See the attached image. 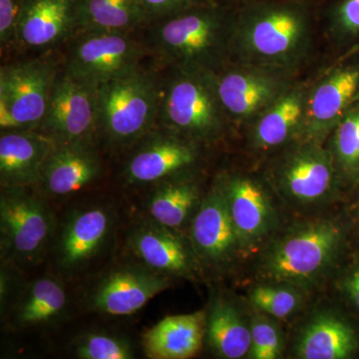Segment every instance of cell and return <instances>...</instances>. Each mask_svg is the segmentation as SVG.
I'll use <instances>...</instances> for the list:
<instances>
[{
    "instance_id": "obj_17",
    "label": "cell",
    "mask_w": 359,
    "mask_h": 359,
    "mask_svg": "<svg viewBox=\"0 0 359 359\" xmlns=\"http://www.w3.org/2000/svg\"><path fill=\"white\" fill-rule=\"evenodd\" d=\"M112 216L102 207L74 212L66 222L57 244L61 268L75 271L91 261L109 237Z\"/></svg>"
},
{
    "instance_id": "obj_14",
    "label": "cell",
    "mask_w": 359,
    "mask_h": 359,
    "mask_svg": "<svg viewBox=\"0 0 359 359\" xmlns=\"http://www.w3.org/2000/svg\"><path fill=\"white\" fill-rule=\"evenodd\" d=\"M101 169L94 142L54 143L42 168L39 185L49 195L69 196L95 181Z\"/></svg>"
},
{
    "instance_id": "obj_33",
    "label": "cell",
    "mask_w": 359,
    "mask_h": 359,
    "mask_svg": "<svg viewBox=\"0 0 359 359\" xmlns=\"http://www.w3.org/2000/svg\"><path fill=\"white\" fill-rule=\"evenodd\" d=\"M25 0H0V43L1 48L18 45V30Z\"/></svg>"
},
{
    "instance_id": "obj_8",
    "label": "cell",
    "mask_w": 359,
    "mask_h": 359,
    "mask_svg": "<svg viewBox=\"0 0 359 359\" xmlns=\"http://www.w3.org/2000/svg\"><path fill=\"white\" fill-rule=\"evenodd\" d=\"M37 131L55 143L94 142L98 134V88L59 71Z\"/></svg>"
},
{
    "instance_id": "obj_6",
    "label": "cell",
    "mask_w": 359,
    "mask_h": 359,
    "mask_svg": "<svg viewBox=\"0 0 359 359\" xmlns=\"http://www.w3.org/2000/svg\"><path fill=\"white\" fill-rule=\"evenodd\" d=\"M53 216L27 188H2L0 198L1 252L18 263L37 261L50 241Z\"/></svg>"
},
{
    "instance_id": "obj_36",
    "label": "cell",
    "mask_w": 359,
    "mask_h": 359,
    "mask_svg": "<svg viewBox=\"0 0 359 359\" xmlns=\"http://www.w3.org/2000/svg\"><path fill=\"white\" fill-rule=\"evenodd\" d=\"M346 287L349 297L359 309V268L347 280Z\"/></svg>"
},
{
    "instance_id": "obj_26",
    "label": "cell",
    "mask_w": 359,
    "mask_h": 359,
    "mask_svg": "<svg viewBox=\"0 0 359 359\" xmlns=\"http://www.w3.org/2000/svg\"><path fill=\"white\" fill-rule=\"evenodd\" d=\"M148 203V212L154 223L176 229L181 226L199 199V189L180 174L157 183Z\"/></svg>"
},
{
    "instance_id": "obj_22",
    "label": "cell",
    "mask_w": 359,
    "mask_h": 359,
    "mask_svg": "<svg viewBox=\"0 0 359 359\" xmlns=\"http://www.w3.org/2000/svg\"><path fill=\"white\" fill-rule=\"evenodd\" d=\"M223 186L230 204L238 244L254 242L266 233L271 221L268 198L256 182L235 177Z\"/></svg>"
},
{
    "instance_id": "obj_7",
    "label": "cell",
    "mask_w": 359,
    "mask_h": 359,
    "mask_svg": "<svg viewBox=\"0 0 359 359\" xmlns=\"http://www.w3.org/2000/svg\"><path fill=\"white\" fill-rule=\"evenodd\" d=\"M63 69L85 83L99 88L110 80L136 69L145 53L132 33H76Z\"/></svg>"
},
{
    "instance_id": "obj_24",
    "label": "cell",
    "mask_w": 359,
    "mask_h": 359,
    "mask_svg": "<svg viewBox=\"0 0 359 359\" xmlns=\"http://www.w3.org/2000/svg\"><path fill=\"white\" fill-rule=\"evenodd\" d=\"M78 32L132 33L147 25L140 0H75Z\"/></svg>"
},
{
    "instance_id": "obj_13",
    "label": "cell",
    "mask_w": 359,
    "mask_h": 359,
    "mask_svg": "<svg viewBox=\"0 0 359 359\" xmlns=\"http://www.w3.org/2000/svg\"><path fill=\"white\" fill-rule=\"evenodd\" d=\"M169 285V278L154 269L124 266L99 282L90 297V308L109 316H132Z\"/></svg>"
},
{
    "instance_id": "obj_37",
    "label": "cell",
    "mask_w": 359,
    "mask_h": 359,
    "mask_svg": "<svg viewBox=\"0 0 359 359\" xmlns=\"http://www.w3.org/2000/svg\"><path fill=\"white\" fill-rule=\"evenodd\" d=\"M358 168H359V146H358Z\"/></svg>"
},
{
    "instance_id": "obj_28",
    "label": "cell",
    "mask_w": 359,
    "mask_h": 359,
    "mask_svg": "<svg viewBox=\"0 0 359 359\" xmlns=\"http://www.w3.org/2000/svg\"><path fill=\"white\" fill-rule=\"evenodd\" d=\"M207 323L208 339L222 358H242L249 353L252 344L250 330L230 304L217 302Z\"/></svg>"
},
{
    "instance_id": "obj_29",
    "label": "cell",
    "mask_w": 359,
    "mask_h": 359,
    "mask_svg": "<svg viewBox=\"0 0 359 359\" xmlns=\"http://www.w3.org/2000/svg\"><path fill=\"white\" fill-rule=\"evenodd\" d=\"M75 353L82 359H131L133 351L128 342L113 335L89 334L78 340Z\"/></svg>"
},
{
    "instance_id": "obj_20",
    "label": "cell",
    "mask_w": 359,
    "mask_h": 359,
    "mask_svg": "<svg viewBox=\"0 0 359 359\" xmlns=\"http://www.w3.org/2000/svg\"><path fill=\"white\" fill-rule=\"evenodd\" d=\"M334 171L332 159L318 144L309 143L287 160L282 182L290 196L304 202L323 197L332 188Z\"/></svg>"
},
{
    "instance_id": "obj_15",
    "label": "cell",
    "mask_w": 359,
    "mask_h": 359,
    "mask_svg": "<svg viewBox=\"0 0 359 359\" xmlns=\"http://www.w3.org/2000/svg\"><path fill=\"white\" fill-rule=\"evenodd\" d=\"M54 143L37 130L2 131L0 136L2 188L39 185L42 168Z\"/></svg>"
},
{
    "instance_id": "obj_9",
    "label": "cell",
    "mask_w": 359,
    "mask_h": 359,
    "mask_svg": "<svg viewBox=\"0 0 359 359\" xmlns=\"http://www.w3.org/2000/svg\"><path fill=\"white\" fill-rule=\"evenodd\" d=\"M285 72L240 65L214 72L215 85L226 117L236 121L256 120L290 88Z\"/></svg>"
},
{
    "instance_id": "obj_1",
    "label": "cell",
    "mask_w": 359,
    "mask_h": 359,
    "mask_svg": "<svg viewBox=\"0 0 359 359\" xmlns=\"http://www.w3.org/2000/svg\"><path fill=\"white\" fill-rule=\"evenodd\" d=\"M231 52L240 63L287 72L306 55L313 0L237 1Z\"/></svg>"
},
{
    "instance_id": "obj_27",
    "label": "cell",
    "mask_w": 359,
    "mask_h": 359,
    "mask_svg": "<svg viewBox=\"0 0 359 359\" xmlns=\"http://www.w3.org/2000/svg\"><path fill=\"white\" fill-rule=\"evenodd\" d=\"M67 297L62 285L53 278L34 280L13 309V323L18 327L44 325L65 311Z\"/></svg>"
},
{
    "instance_id": "obj_16",
    "label": "cell",
    "mask_w": 359,
    "mask_h": 359,
    "mask_svg": "<svg viewBox=\"0 0 359 359\" xmlns=\"http://www.w3.org/2000/svg\"><path fill=\"white\" fill-rule=\"evenodd\" d=\"M78 32L75 0H25L18 46L48 48Z\"/></svg>"
},
{
    "instance_id": "obj_10",
    "label": "cell",
    "mask_w": 359,
    "mask_h": 359,
    "mask_svg": "<svg viewBox=\"0 0 359 359\" xmlns=\"http://www.w3.org/2000/svg\"><path fill=\"white\" fill-rule=\"evenodd\" d=\"M341 233L332 223L311 224L285 238L269 257V276L280 282H302L327 268L339 249Z\"/></svg>"
},
{
    "instance_id": "obj_21",
    "label": "cell",
    "mask_w": 359,
    "mask_h": 359,
    "mask_svg": "<svg viewBox=\"0 0 359 359\" xmlns=\"http://www.w3.org/2000/svg\"><path fill=\"white\" fill-rule=\"evenodd\" d=\"M130 245L146 268L164 275L185 276L192 268L185 245L170 229L153 222L133 231Z\"/></svg>"
},
{
    "instance_id": "obj_32",
    "label": "cell",
    "mask_w": 359,
    "mask_h": 359,
    "mask_svg": "<svg viewBox=\"0 0 359 359\" xmlns=\"http://www.w3.org/2000/svg\"><path fill=\"white\" fill-rule=\"evenodd\" d=\"M250 355L254 359H276L280 354V337L268 321L257 320L250 330Z\"/></svg>"
},
{
    "instance_id": "obj_4",
    "label": "cell",
    "mask_w": 359,
    "mask_h": 359,
    "mask_svg": "<svg viewBox=\"0 0 359 359\" xmlns=\"http://www.w3.org/2000/svg\"><path fill=\"white\" fill-rule=\"evenodd\" d=\"M226 118L214 72L173 68L161 87L159 126L191 141L211 140Z\"/></svg>"
},
{
    "instance_id": "obj_19",
    "label": "cell",
    "mask_w": 359,
    "mask_h": 359,
    "mask_svg": "<svg viewBox=\"0 0 359 359\" xmlns=\"http://www.w3.org/2000/svg\"><path fill=\"white\" fill-rule=\"evenodd\" d=\"M205 313L167 316L143 335L146 355L152 359L192 358L202 346Z\"/></svg>"
},
{
    "instance_id": "obj_5",
    "label": "cell",
    "mask_w": 359,
    "mask_h": 359,
    "mask_svg": "<svg viewBox=\"0 0 359 359\" xmlns=\"http://www.w3.org/2000/svg\"><path fill=\"white\" fill-rule=\"evenodd\" d=\"M59 70L52 59L36 58L0 69V129L37 130Z\"/></svg>"
},
{
    "instance_id": "obj_38",
    "label": "cell",
    "mask_w": 359,
    "mask_h": 359,
    "mask_svg": "<svg viewBox=\"0 0 359 359\" xmlns=\"http://www.w3.org/2000/svg\"><path fill=\"white\" fill-rule=\"evenodd\" d=\"M238 1H241V0H238Z\"/></svg>"
},
{
    "instance_id": "obj_2",
    "label": "cell",
    "mask_w": 359,
    "mask_h": 359,
    "mask_svg": "<svg viewBox=\"0 0 359 359\" xmlns=\"http://www.w3.org/2000/svg\"><path fill=\"white\" fill-rule=\"evenodd\" d=\"M237 4L215 0L156 21L153 50L172 68L217 72L231 53Z\"/></svg>"
},
{
    "instance_id": "obj_23",
    "label": "cell",
    "mask_w": 359,
    "mask_h": 359,
    "mask_svg": "<svg viewBox=\"0 0 359 359\" xmlns=\"http://www.w3.org/2000/svg\"><path fill=\"white\" fill-rule=\"evenodd\" d=\"M309 90L290 87L256 119L254 141L257 147H278L299 131Z\"/></svg>"
},
{
    "instance_id": "obj_18",
    "label": "cell",
    "mask_w": 359,
    "mask_h": 359,
    "mask_svg": "<svg viewBox=\"0 0 359 359\" xmlns=\"http://www.w3.org/2000/svg\"><path fill=\"white\" fill-rule=\"evenodd\" d=\"M192 233L197 250L210 261H224L237 247V231L223 186L217 187L201 205Z\"/></svg>"
},
{
    "instance_id": "obj_3",
    "label": "cell",
    "mask_w": 359,
    "mask_h": 359,
    "mask_svg": "<svg viewBox=\"0 0 359 359\" xmlns=\"http://www.w3.org/2000/svg\"><path fill=\"white\" fill-rule=\"evenodd\" d=\"M161 87L141 66L101 85L98 134L115 147L136 145L157 126Z\"/></svg>"
},
{
    "instance_id": "obj_31",
    "label": "cell",
    "mask_w": 359,
    "mask_h": 359,
    "mask_svg": "<svg viewBox=\"0 0 359 359\" xmlns=\"http://www.w3.org/2000/svg\"><path fill=\"white\" fill-rule=\"evenodd\" d=\"M255 306L276 318H285L299 306V297L292 290L275 287H257L250 294Z\"/></svg>"
},
{
    "instance_id": "obj_30",
    "label": "cell",
    "mask_w": 359,
    "mask_h": 359,
    "mask_svg": "<svg viewBox=\"0 0 359 359\" xmlns=\"http://www.w3.org/2000/svg\"><path fill=\"white\" fill-rule=\"evenodd\" d=\"M334 144L340 164L348 171L358 169L359 104L347 110L335 127Z\"/></svg>"
},
{
    "instance_id": "obj_34",
    "label": "cell",
    "mask_w": 359,
    "mask_h": 359,
    "mask_svg": "<svg viewBox=\"0 0 359 359\" xmlns=\"http://www.w3.org/2000/svg\"><path fill=\"white\" fill-rule=\"evenodd\" d=\"M215 0H140L147 25Z\"/></svg>"
},
{
    "instance_id": "obj_25",
    "label": "cell",
    "mask_w": 359,
    "mask_h": 359,
    "mask_svg": "<svg viewBox=\"0 0 359 359\" xmlns=\"http://www.w3.org/2000/svg\"><path fill=\"white\" fill-rule=\"evenodd\" d=\"M355 347V335L348 325L334 316H323L304 330L297 351L304 359H342Z\"/></svg>"
},
{
    "instance_id": "obj_35",
    "label": "cell",
    "mask_w": 359,
    "mask_h": 359,
    "mask_svg": "<svg viewBox=\"0 0 359 359\" xmlns=\"http://www.w3.org/2000/svg\"><path fill=\"white\" fill-rule=\"evenodd\" d=\"M328 16L339 32L358 34L359 0H337L328 9Z\"/></svg>"
},
{
    "instance_id": "obj_12",
    "label": "cell",
    "mask_w": 359,
    "mask_h": 359,
    "mask_svg": "<svg viewBox=\"0 0 359 359\" xmlns=\"http://www.w3.org/2000/svg\"><path fill=\"white\" fill-rule=\"evenodd\" d=\"M359 91V68H335L309 90L299 131L309 143L318 144L335 128Z\"/></svg>"
},
{
    "instance_id": "obj_11",
    "label": "cell",
    "mask_w": 359,
    "mask_h": 359,
    "mask_svg": "<svg viewBox=\"0 0 359 359\" xmlns=\"http://www.w3.org/2000/svg\"><path fill=\"white\" fill-rule=\"evenodd\" d=\"M127 162L125 176L132 184H157L181 174L198 157L195 142L156 126L138 143Z\"/></svg>"
}]
</instances>
